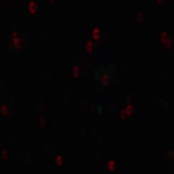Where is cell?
Returning a JSON list of instances; mask_svg holds the SVG:
<instances>
[{
	"label": "cell",
	"instance_id": "obj_1",
	"mask_svg": "<svg viewBox=\"0 0 174 174\" xmlns=\"http://www.w3.org/2000/svg\"><path fill=\"white\" fill-rule=\"evenodd\" d=\"M100 35V30L98 28H95L92 31V37L94 40H98Z\"/></svg>",
	"mask_w": 174,
	"mask_h": 174
},
{
	"label": "cell",
	"instance_id": "obj_2",
	"mask_svg": "<svg viewBox=\"0 0 174 174\" xmlns=\"http://www.w3.org/2000/svg\"><path fill=\"white\" fill-rule=\"evenodd\" d=\"M101 83L103 85H107L109 83V77L107 74H104L101 77Z\"/></svg>",
	"mask_w": 174,
	"mask_h": 174
},
{
	"label": "cell",
	"instance_id": "obj_3",
	"mask_svg": "<svg viewBox=\"0 0 174 174\" xmlns=\"http://www.w3.org/2000/svg\"><path fill=\"white\" fill-rule=\"evenodd\" d=\"M93 44L91 41H89L86 43V50H88V52H92V50H93Z\"/></svg>",
	"mask_w": 174,
	"mask_h": 174
},
{
	"label": "cell",
	"instance_id": "obj_4",
	"mask_svg": "<svg viewBox=\"0 0 174 174\" xmlns=\"http://www.w3.org/2000/svg\"><path fill=\"white\" fill-rule=\"evenodd\" d=\"M168 40V34L166 32H163L162 34L161 35V41L163 42V43H165V42Z\"/></svg>",
	"mask_w": 174,
	"mask_h": 174
},
{
	"label": "cell",
	"instance_id": "obj_5",
	"mask_svg": "<svg viewBox=\"0 0 174 174\" xmlns=\"http://www.w3.org/2000/svg\"><path fill=\"white\" fill-rule=\"evenodd\" d=\"M125 110H126V112H127V114L129 115H131L132 113H133V112H134V108H133V106H132V105H128L127 106V108H126V109H125Z\"/></svg>",
	"mask_w": 174,
	"mask_h": 174
},
{
	"label": "cell",
	"instance_id": "obj_6",
	"mask_svg": "<svg viewBox=\"0 0 174 174\" xmlns=\"http://www.w3.org/2000/svg\"><path fill=\"white\" fill-rule=\"evenodd\" d=\"M144 18V15L143 14V12H139L137 13V19L139 21H143V19Z\"/></svg>",
	"mask_w": 174,
	"mask_h": 174
},
{
	"label": "cell",
	"instance_id": "obj_7",
	"mask_svg": "<svg viewBox=\"0 0 174 174\" xmlns=\"http://www.w3.org/2000/svg\"><path fill=\"white\" fill-rule=\"evenodd\" d=\"M172 40H170V39H168L165 43H164V45H165V46L167 48H170L171 47V46H172Z\"/></svg>",
	"mask_w": 174,
	"mask_h": 174
},
{
	"label": "cell",
	"instance_id": "obj_8",
	"mask_svg": "<svg viewBox=\"0 0 174 174\" xmlns=\"http://www.w3.org/2000/svg\"><path fill=\"white\" fill-rule=\"evenodd\" d=\"M120 115H121V117L122 119L127 118L128 116V115L127 114V112H126L125 110H122L121 112V114Z\"/></svg>",
	"mask_w": 174,
	"mask_h": 174
},
{
	"label": "cell",
	"instance_id": "obj_9",
	"mask_svg": "<svg viewBox=\"0 0 174 174\" xmlns=\"http://www.w3.org/2000/svg\"><path fill=\"white\" fill-rule=\"evenodd\" d=\"M79 68L77 67V66H75V68H74V76H77L79 75Z\"/></svg>",
	"mask_w": 174,
	"mask_h": 174
}]
</instances>
